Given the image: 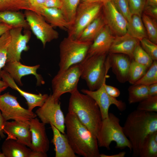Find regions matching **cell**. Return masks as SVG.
Returning <instances> with one entry per match:
<instances>
[{
    "label": "cell",
    "instance_id": "6da1fadb",
    "mask_svg": "<svg viewBox=\"0 0 157 157\" xmlns=\"http://www.w3.org/2000/svg\"><path fill=\"white\" fill-rule=\"evenodd\" d=\"M123 129L131 144L132 156L139 157L145 138L157 131V113L136 109L128 115Z\"/></svg>",
    "mask_w": 157,
    "mask_h": 157
},
{
    "label": "cell",
    "instance_id": "7a4b0ae2",
    "mask_svg": "<svg viewBox=\"0 0 157 157\" xmlns=\"http://www.w3.org/2000/svg\"><path fill=\"white\" fill-rule=\"evenodd\" d=\"M66 135L75 154L84 157H99L97 138L79 120L74 113L65 117Z\"/></svg>",
    "mask_w": 157,
    "mask_h": 157
},
{
    "label": "cell",
    "instance_id": "3957f363",
    "mask_svg": "<svg viewBox=\"0 0 157 157\" xmlns=\"http://www.w3.org/2000/svg\"><path fill=\"white\" fill-rule=\"evenodd\" d=\"M68 111L73 113L81 122L97 138L102 121L99 108L95 101L78 89L71 93Z\"/></svg>",
    "mask_w": 157,
    "mask_h": 157
},
{
    "label": "cell",
    "instance_id": "277c9868",
    "mask_svg": "<svg viewBox=\"0 0 157 157\" xmlns=\"http://www.w3.org/2000/svg\"><path fill=\"white\" fill-rule=\"evenodd\" d=\"M108 53L86 56L79 63L81 77L85 81L89 90L99 89L106 81L109 69L106 64Z\"/></svg>",
    "mask_w": 157,
    "mask_h": 157
},
{
    "label": "cell",
    "instance_id": "5b68a950",
    "mask_svg": "<svg viewBox=\"0 0 157 157\" xmlns=\"http://www.w3.org/2000/svg\"><path fill=\"white\" fill-rule=\"evenodd\" d=\"M97 139L99 147L110 150V144L114 141L116 148L128 147L131 151V144L120 124V119L113 113H109L108 117L102 120Z\"/></svg>",
    "mask_w": 157,
    "mask_h": 157
},
{
    "label": "cell",
    "instance_id": "8992f818",
    "mask_svg": "<svg viewBox=\"0 0 157 157\" xmlns=\"http://www.w3.org/2000/svg\"><path fill=\"white\" fill-rule=\"evenodd\" d=\"M92 43L81 41L68 36L65 38L59 45L58 71H64L83 61L86 57Z\"/></svg>",
    "mask_w": 157,
    "mask_h": 157
},
{
    "label": "cell",
    "instance_id": "52a82bcc",
    "mask_svg": "<svg viewBox=\"0 0 157 157\" xmlns=\"http://www.w3.org/2000/svg\"><path fill=\"white\" fill-rule=\"evenodd\" d=\"M81 77L79 64L73 65L67 69L58 72L51 81L52 95L56 100L67 93H71L77 89Z\"/></svg>",
    "mask_w": 157,
    "mask_h": 157
},
{
    "label": "cell",
    "instance_id": "ba28073f",
    "mask_svg": "<svg viewBox=\"0 0 157 157\" xmlns=\"http://www.w3.org/2000/svg\"><path fill=\"white\" fill-rule=\"evenodd\" d=\"M103 4L80 2L74 22L67 31L68 36L78 39L85 27L100 14Z\"/></svg>",
    "mask_w": 157,
    "mask_h": 157
},
{
    "label": "cell",
    "instance_id": "9c48e42d",
    "mask_svg": "<svg viewBox=\"0 0 157 157\" xmlns=\"http://www.w3.org/2000/svg\"><path fill=\"white\" fill-rule=\"evenodd\" d=\"M17 99L9 92L0 95V110L6 121L26 122L36 117L35 113L22 107Z\"/></svg>",
    "mask_w": 157,
    "mask_h": 157
},
{
    "label": "cell",
    "instance_id": "30bf717a",
    "mask_svg": "<svg viewBox=\"0 0 157 157\" xmlns=\"http://www.w3.org/2000/svg\"><path fill=\"white\" fill-rule=\"evenodd\" d=\"M37 116L45 124H52L61 133L65 134V117L59 100H56L51 94L43 105L35 111Z\"/></svg>",
    "mask_w": 157,
    "mask_h": 157
},
{
    "label": "cell",
    "instance_id": "8fae6325",
    "mask_svg": "<svg viewBox=\"0 0 157 157\" xmlns=\"http://www.w3.org/2000/svg\"><path fill=\"white\" fill-rule=\"evenodd\" d=\"M24 15L29 28L41 41L44 47L47 42L58 38L57 31L47 22L42 15L30 10H25Z\"/></svg>",
    "mask_w": 157,
    "mask_h": 157
},
{
    "label": "cell",
    "instance_id": "7c38bea8",
    "mask_svg": "<svg viewBox=\"0 0 157 157\" xmlns=\"http://www.w3.org/2000/svg\"><path fill=\"white\" fill-rule=\"evenodd\" d=\"M104 83L100 88L95 90L86 89L81 90L83 93L90 96L97 103L101 111L103 119L108 117L109 109L112 105H115L119 111L122 112L125 110L126 108L125 102L117 99L116 98L110 96L107 93Z\"/></svg>",
    "mask_w": 157,
    "mask_h": 157
},
{
    "label": "cell",
    "instance_id": "4fadbf2b",
    "mask_svg": "<svg viewBox=\"0 0 157 157\" xmlns=\"http://www.w3.org/2000/svg\"><path fill=\"white\" fill-rule=\"evenodd\" d=\"M102 8L106 25L113 34L121 36L127 33L128 21L110 0L103 3Z\"/></svg>",
    "mask_w": 157,
    "mask_h": 157
},
{
    "label": "cell",
    "instance_id": "5bb4252c",
    "mask_svg": "<svg viewBox=\"0 0 157 157\" xmlns=\"http://www.w3.org/2000/svg\"><path fill=\"white\" fill-rule=\"evenodd\" d=\"M22 27L12 28L9 30L11 39L8 48L6 62L20 61L22 52L29 49L27 44L31 33L29 31H27L25 34H22Z\"/></svg>",
    "mask_w": 157,
    "mask_h": 157
},
{
    "label": "cell",
    "instance_id": "9a60e30c",
    "mask_svg": "<svg viewBox=\"0 0 157 157\" xmlns=\"http://www.w3.org/2000/svg\"><path fill=\"white\" fill-rule=\"evenodd\" d=\"M40 67V65L29 66L21 64L20 61H15L6 62L3 70L7 72L16 82L20 86L23 85L21 79L25 76L32 74L37 79V85H41L45 83L42 76L37 72Z\"/></svg>",
    "mask_w": 157,
    "mask_h": 157
},
{
    "label": "cell",
    "instance_id": "2e32d148",
    "mask_svg": "<svg viewBox=\"0 0 157 157\" xmlns=\"http://www.w3.org/2000/svg\"><path fill=\"white\" fill-rule=\"evenodd\" d=\"M108 53L106 59V65L111 68L119 82L124 83L128 81L131 59L125 54Z\"/></svg>",
    "mask_w": 157,
    "mask_h": 157
},
{
    "label": "cell",
    "instance_id": "e0dca14e",
    "mask_svg": "<svg viewBox=\"0 0 157 157\" xmlns=\"http://www.w3.org/2000/svg\"><path fill=\"white\" fill-rule=\"evenodd\" d=\"M31 133V144L30 148L32 151L47 153L49 147V141L47 136L45 124L40 122L37 117L29 122Z\"/></svg>",
    "mask_w": 157,
    "mask_h": 157
},
{
    "label": "cell",
    "instance_id": "ac0fdd59",
    "mask_svg": "<svg viewBox=\"0 0 157 157\" xmlns=\"http://www.w3.org/2000/svg\"><path fill=\"white\" fill-rule=\"evenodd\" d=\"M29 122L6 121L3 131L7 135L6 139L15 140L30 148L31 136Z\"/></svg>",
    "mask_w": 157,
    "mask_h": 157
},
{
    "label": "cell",
    "instance_id": "d6986e66",
    "mask_svg": "<svg viewBox=\"0 0 157 157\" xmlns=\"http://www.w3.org/2000/svg\"><path fill=\"white\" fill-rule=\"evenodd\" d=\"M0 78L8 86L17 91L26 101L28 109L31 111L37 107H41L48 97L47 94H33L24 91L17 85L13 78L6 71L3 70L0 71Z\"/></svg>",
    "mask_w": 157,
    "mask_h": 157
},
{
    "label": "cell",
    "instance_id": "ffe728a7",
    "mask_svg": "<svg viewBox=\"0 0 157 157\" xmlns=\"http://www.w3.org/2000/svg\"><path fill=\"white\" fill-rule=\"evenodd\" d=\"M32 10L42 15L53 27L68 31L71 25L66 20L60 9L41 5L32 8Z\"/></svg>",
    "mask_w": 157,
    "mask_h": 157
},
{
    "label": "cell",
    "instance_id": "44dd1931",
    "mask_svg": "<svg viewBox=\"0 0 157 157\" xmlns=\"http://www.w3.org/2000/svg\"><path fill=\"white\" fill-rule=\"evenodd\" d=\"M115 37L109 27L106 25L93 41L86 56L108 53Z\"/></svg>",
    "mask_w": 157,
    "mask_h": 157
},
{
    "label": "cell",
    "instance_id": "7402d4cb",
    "mask_svg": "<svg viewBox=\"0 0 157 157\" xmlns=\"http://www.w3.org/2000/svg\"><path fill=\"white\" fill-rule=\"evenodd\" d=\"M140 40L127 33L115 37L108 53L125 54L133 59V53Z\"/></svg>",
    "mask_w": 157,
    "mask_h": 157
},
{
    "label": "cell",
    "instance_id": "603a6c76",
    "mask_svg": "<svg viewBox=\"0 0 157 157\" xmlns=\"http://www.w3.org/2000/svg\"><path fill=\"white\" fill-rule=\"evenodd\" d=\"M53 132L52 142L55 147L56 157H76L69 142L66 134L61 133L52 124H50Z\"/></svg>",
    "mask_w": 157,
    "mask_h": 157
},
{
    "label": "cell",
    "instance_id": "cb8c5ba5",
    "mask_svg": "<svg viewBox=\"0 0 157 157\" xmlns=\"http://www.w3.org/2000/svg\"><path fill=\"white\" fill-rule=\"evenodd\" d=\"M5 157H29L32 150L15 140L6 139L1 146Z\"/></svg>",
    "mask_w": 157,
    "mask_h": 157
},
{
    "label": "cell",
    "instance_id": "d4e9b609",
    "mask_svg": "<svg viewBox=\"0 0 157 157\" xmlns=\"http://www.w3.org/2000/svg\"><path fill=\"white\" fill-rule=\"evenodd\" d=\"M106 25L103 15L100 13L84 29L78 40L83 41L92 42Z\"/></svg>",
    "mask_w": 157,
    "mask_h": 157
},
{
    "label": "cell",
    "instance_id": "484cf974",
    "mask_svg": "<svg viewBox=\"0 0 157 157\" xmlns=\"http://www.w3.org/2000/svg\"><path fill=\"white\" fill-rule=\"evenodd\" d=\"M0 22L12 28L22 27L27 29L29 28L24 15L18 11H0Z\"/></svg>",
    "mask_w": 157,
    "mask_h": 157
},
{
    "label": "cell",
    "instance_id": "4316f807",
    "mask_svg": "<svg viewBox=\"0 0 157 157\" xmlns=\"http://www.w3.org/2000/svg\"><path fill=\"white\" fill-rule=\"evenodd\" d=\"M127 33L140 41L147 38L141 17L136 15H132L130 19L128 22Z\"/></svg>",
    "mask_w": 157,
    "mask_h": 157
},
{
    "label": "cell",
    "instance_id": "83f0119b",
    "mask_svg": "<svg viewBox=\"0 0 157 157\" xmlns=\"http://www.w3.org/2000/svg\"><path fill=\"white\" fill-rule=\"evenodd\" d=\"M139 157H157V131L149 134L145 138Z\"/></svg>",
    "mask_w": 157,
    "mask_h": 157
},
{
    "label": "cell",
    "instance_id": "f1b7e54d",
    "mask_svg": "<svg viewBox=\"0 0 157 157\" xmlns=\"http://www.w3.org/2000/svg\"><path fill=\"white\" fill-rule=\"evenodd\" d=\"M128 91L130 104L139 102L149 96L148 85L133 84L129 87Z\"/></svg>",
    "mask_w": 157,
    "mask_h": 157
},
{
    "label": "cell",
    "instance_id": "f546056e",
    "mask_svg": "<svg viewBox=\"0 0 157 157\" xmlns=\"http://www.w3.org/2000/svg\"><path fill=\"white\" fill-rule=\"evenodd\" d=\"M32 10L28 0H0V11Z\"/></svg>",
    "mask_w": 157,
    "mask_h": 157
},
{
    "label": "cell",
    "instance_id": "4dcf8cb0",
    "mask_svg": "<svg viewBox=\"0 0 157 157\" xmlns=\"http://www.w3.org/2000/svg\"><path fill=\"white\" fill-rule=\"evenodd\" d=\"M81 0H62L60 9L67 21L71 25L73 23L77 7Z\"/></svg>",
    "mask_w": 157,
    "mask_h": 157
},
{
    "label": "cell",
    "instance_id": "1f68e13d",
    "mask_svg": "<svg viewBox=\"0 0 157 157\" xmlns=\"http://www.w3.org/2000/svg\"><path fill=\"white\" fill-rule=\"evenodd\" d=\"M146 67L132 59L130 64L128 81L134 84L145 74L148 69Z\"/></svg>",
    "mask_w": 157,
    "mask_h": 157
},
{
    "label": "cell",
    "instance_id": "d6a6232c",
    "mask_svg": "<svg viewBox=\"0 0 157 157\" xmlns=\"http://www.w3.org/2000/svg\"><path fill=\"white\" fill-rule=\"evenodd\" d=\"M142 19L148 39L152 42L157 44V24L156 20L142 14Z\"/></svg>",
    "mask_w": 157,
    "mask_h": 157
},
{
    "label": "cell",
    "instance_id": "836d02e7",
    "mask_svg": "<svg viewBox=\"0 0 157 157\" xmlns=\"http://www.w3.org/2000/svg\"><path fill=\"white\" fill-rule=\"evenodd\" d=\"M157 83V60H154L144 76L134 85H149Z\"/></svg>",
    "mask_w": 157,
    "mask_h": 157
},
{
    "label": "cell",
    "instance_id": "e575fe53",
    "mask_svg": "<svg viewBox=\"0 0 157 157\" xmlns=\"http://www.w3.org/2000/svg\"><path fill=\"white\" fill-rule=\"evenodd\" d=\"M10 39L9 31L0 37V71L6 62L8 48Z\"/></svg>",
    "mask_w": 157,
    "mask_h": 157
},
{
    "label": "cell",
    "instance_id": "d590c367",
    "mask_svg": "<svg viewBox=\"0 0 157 157\" xmlns=\"http://www.w3.org/2000/svg\"><path fill=\"white\" fill-rule=\"evenodd\" d=\"M133 59L136 62L149 68L153 60L144 50L139 43L133 53Z\"/></svg>",
    "mask_w": 157,
    "mask_h": 157
},
{
    "label": "cell",
    "instance_id": "8d00e7d4",
    "mask_svg": "<svg viewBox=\"0 0 157 157\" xmlns=\"http://www.w3.org/2000/svg\"><path fill=\"white\" fill-rule=\"evenodd\" d=\"M137 109L147 112H157V96H149L140 102Z\"/></svg>",
    "mask_w": 157,
    "mask_h": 157
},
{
    "label": "cell",
    "instance_id": "74e56055",
    "mask_svg": "<svg viewBox=\"0 0 157 157\" xmlns=\"http://www.w3.org/2000/svg\"><path fill=\"white\" fill-rule=\"evenodd\" d=\"M140 44L144 50L154 60H157V45L147 38L140 41Z\"/></svg>",
    "mask_w": 157,
    "mask_h": 157
},
{
    "label": "cell",
    "instance_id": "f35d334b",
    "mask_svg": "<svg viewBox=\"0 0 157 157\" xmlns=\"http://www.w3.org/2000/svg\"><path fill=\"white\" fill-rule=\"evenodd\" d=\"M117 10L125 17L127 21L130 19L131 14L127 0H110Z\"/></svg>",
    "mask_w": 157,
    "mask_h": 157
},
{
    "label": "cell",
    "instance_id": "ab89813d",
    "mask_svg": "<svg viewBox=\"0 0 157 157\" xmlns=\"http://www.w3.org/2000/svg\"><path fill=\"white\" fill-rule=\"evenodd\" d=\"M131 13L132 15L141 17L146 5V0H127Z\"/></svg>",
    "mask_w": 157,
    "mask_h": 157
},
{
    "label": "cell",
    "instance_id": "60d3db41",
    "mask_svg": "<svg viewBox=\"0 0 157 157\" xmlns=\"http://www.w3.org/2000/svg\"><path fill=\"white\" fill-rule=\"evenodd\" d=\"M143 12L145 15L157 20V6L146 5Z\"/></svg>",
    "mask_w": 157,
    "mask_h": 157
},
{
    "label": "cell",
    "instance_id": "b9f144b4",
    "mask_svg": "<svg viewBox=\"0 0 157 157\" xmlns=\"http://www.w3.org/2000/svg\"><path fill=\"white\" fill-rule=\"evenodd\" d=\"M104 85L106 92L110 96L116 98L120 95V91L117 88L106 84V81L104 82Z\"/></svg>",
    "mask_w": 157,
    "mask_h": 157
},
{
    "label": "cell",
    "instance_id": "7bdbcfd3",
    "mask_svg": "<svg viewBox=\"0 0 157 157\" xmlns=\"http://www.w3.org/2000/svg\"><path fill=\"white\" fill-rule=\"evenodd\" d=\"M42 5L47 7L60 9L62 5V0H46Z\"/></svg>",
    "mask_w": 157,
    "mask_h": 157
},
{
    "label": "cell",
    "instance_id": "ee69618b",
    "mask_svg": "<svg viewBox=\"0 0 157 157\" xmlns=\"http://www.w3.org/2000/svg\"><path fill=\"white\" fill-rule=\"evenodd\" d=\"M149 96H157V83L148 85Z\"/></svg>",
    "mask_w": 157,
    "mask_h": 157
},
{
    "label": "cell",
    "instance_id": "f6af8a7d",
    "mask_svg": "<svg viewBox=\"0 0 157 157\" xmlns=\"http://www.w3.org/2000/svg\"><path fill=\"white\" fill-rule=\"evenodd\" d=\"M12 28V27L10 26L5 23H1L0 24V37Z\"/></svg>",
    "mask_w": 157,
    "mask_h": 157
},
{
    "label": "cell",
    "instance_id": "bcb514c9",
    "mask_svg": "<svg viewBox=\"0 0 157 157\" xmlns=\"http://www.w3.org/2000/svg\"><path fill=\"white\" fill-rule=\"evenodd\" d=\"M6 121L0 110V136L2 138L5 137L3 132V128Z\"/></svg>",
    "mask_w": 157,
    "mask_h": 157
},
{
    "label": "cell",
    "instance_id": "7dc6e473",
    "mask_svg": "<svg viewBox=\"0 0 157 157\" xmlns=\"http://www.w3.org/2000/svg\"><path fill=\"white\" fill-rule=\"evenodd\" d=\"M46 0H28L32 8L42 5Z\"/></svg>",
    "mask_w": 157,
    "mask_h": 157
},
{
    "label": "cell",
    "instance_id": "c3c4849f",
    "mask_svg": "<svg viewBox=\"0 0 157 157\" xmlns=\"http://www.w3.org/2000/svg\"><path fill=\"white\" fill-rule=\"evenodd\" d=\"M47 153L32 150L29 157H47Z\"/></svg>",
    "mask_w": 157,
    "mask_h": 157
},
{
    "label": "cell",
    "instance_id": "681fc988",
    "mask_svg": "<svg viewBox=\"0 0 157 157\" xmlns=\"http://www.w3.org/2000/svg\"><path fill=\"white\" fill-rule=\"evenodd\" d=\"M126 154L125 151L121 152L118 154H115L111 155H108L104 154H100L99 157H124Z\"/></svg>",
    "mask_w": 157,
    "mask_h": 157
},
{
    "label": "cell",
    "instance_id": "f907efd6",
    "mask_svg": "<svg viewBox=\"0 0 157 157\" xmlns=\"http://www.w3.org/2000/svg\"><path fill=\"white\" fill-rule=\"evenodd\" d=\"M109 0H81L80 2L104 3Z\"/></svg>",
    "mask_w": 157,
    "mask_h": 157
},
{
    "label": "cell",
    "instance_id": "816d5d0a",
    "mask_svg": "<svg viewBox=\"0 0 157 157\" xmlns=\"http://www.w3.org/2000/svg\"><path fill=\"white\" fill-rule=\"evenodd\" d=\"M8 87L7 84L3 80H0V95L1 93Z\"/></svg>",
    "mask_w": 157,
    "mask_h": 157
},
{
    "label": "cell",
    "instance_id": "f5cc1de1",
    "mask_svg": "<svg viewBox=\"0 0 157 157\" xmlns=\"http://www.w3.org/2000/svg\"><path fill=\"white\" fill-rule=\"evenodd\" d=\"M146 5L157 6V0H146Z\"/></svg>",
    "mask_w": 157,
    "mask_h": 157
},
{
    "label": "cell",
    "instance_id": "db71d44e",
    "mask_svg": "<svg viewBox=\"0 0 157 157\" xmlns=\"http://www.w3.org/2000/svg\"><path fill=\"white\" fill-rule=\"evenodd\" d=\"M1 153V152H0V153Z\"/></svg>",
    "mask_w": 157,
    "mask_h": 157
},
{
    "label": "cell",
    "instance_id": "11a10c76",
    "mask_svg": "<svg viewBox=\"0 0 157 157\" xmlns=\"http://www.w3.org/2000/svg\"><path fill=\"white\" fill-rule=\"evenodd\" d=\"M1 23L0 22V24Z\"/></svg>",
    "mask_w": 157,
    "mask_h": 157
},
{
    "label": "cell",
    "instance_id": "9f6ffc18",
    "mask_svg": "<svg viewBox=\"0 0 157 157\" xmlns=\"http://www.w3.org/2000/svg\"></svg>",
    "mask_w": 157,
    "mask_h": 157
}]
</instances>
